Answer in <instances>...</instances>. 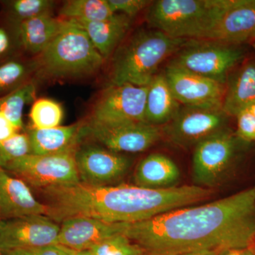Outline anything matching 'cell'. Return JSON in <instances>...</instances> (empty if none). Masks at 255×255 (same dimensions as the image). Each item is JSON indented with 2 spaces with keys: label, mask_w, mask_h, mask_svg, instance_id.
<instances>
[{
  "label": "cell",
  "mask_w": 255,
  "mask_h": 255,
  "mask_svg": "<svg viewBox=\"0 0 255 255\" xmlns=\"http://www.w3.org/2000/svg\"><path fill=\"white\" fill-rule=\"evenodd\" d=\"M122 234L138 245L145 255H179L251 246L255 241L254 187L146 221L122 223Z\"/></svg>",
  "instance_id": "cell-1"
},
{
  "label": "cell",
  "mask_w": 255,
  "mask_h": 255,
  "mask_svg": "<svg viewBox=\"0 0 255 255\" xmlns=\"http://www.w3.org/2000/svg\"><path fill=\"white\" fill-rule=\"evenodd\" d=\"M187 43L188 39L172 38L157 30L137 32L116 52L110 85L148 86L161 63Z\"/></svg>",
  "instance_id": "cell-2"
},
{
  "label": "cell",
  "mask_w": 255,
  "mask_h": 255,
  "mask_svg": "<svg viewBox=\"0 0 255 255\" xmlns=\"http://www.w3.org/2000/svg\"><path fill=\"white\" fill-rule=\"evenodd\" d=\"M38 68L54 78L86 76L98 71L105 59L85 30L68 21L49 46L39 55Z\"/></svg>",
  "instance_id": "cell-3"
},
{
  "label": "cell",
  "mask_w": 255,
  "mask_h": 255,
  "mask_svg": "<svg viewBox=\"0 0 255 255\" xmlns=\"http://www.w3.org/2000/svg\"><path fill=\"white\" fill-rule=\"evenodd\" d=\"M230 0H159L151 3L146 20L152 27L176 38L199 40Z\"/></svg>",
  "instance_id": "cell-4"
},
{
  "label": "cell",
  "mask_w": 255,
  "mask_h": 255,
  "mask_svg": "<svg viewBox=\"0 0 255 255\" xmlns=\"http://www.w3.org/2000/svg\"><path fill=\"white\" fill-rule=\"evenodd\" d=\"M250 144L228 128L199 142L192 160L196 185L212 189L221 184L236 169Z\"/></svg>",
  "instance_id": "cell-5"
},
{
  "label": "cell",
  "mask_w": 255,
  "mask_h": 255,
  "mask_svg": "<svg viewBox=\"0 0 255 255\" xmlns=\"http://www.w3.org/2000/svg\"><path fill=\"white\" fill-rule=\"evenodd\" d=\"M76 150L51 155L30 154L14 159L4 169L36 190L73 185L80 182L75 162Z\"/></svg>",
  "instance_id": "cell-6"
},
{
  "label": "cell",
  "mask_w": 255,
  "mask_h": 255,
  "mask_svg": "<svg viewBox=\"0 0 255 255\" xmlns=\"http://www.w3.org/2000/svg\"><path fill=\"white\" fill-rule=\"evenodd\" d=\"M187 43L169 65L226 85L230 72L244 58L238 46L218 42Z\"/></svg>",
  "instance_id": "cell-7"
},
{
  "label": "cell",
  "mask_w": 255,
  "mask_h": 255,
  "mask_svg": "<svg viewBox=\"0 0 255 255\" xmlns=\"http://www.w3.org/2000/svg\"><path fill=\"white\" fill-rule=\"evenodd\" d=\"M85 137L113 152H140L150 148L162 137L159 128L140 122L104 123L85 122Z\"/></svg>",
  "instance_id": "cell-8"
},
{
  "label": "cell",
  "mask_w": 255,
  "mask_h": 255,
  "mask_svg": "<svg viewBox=\"0 0 255 255\" xmlns=\"http://www.w3.org/2000/svg\"><path fill=\"white\" fill-rule=\"evenodd\" d=\"M147 89L148 86H136L128 83L109 85L96 101L90 119L104 123H145Z\"/></svg>",
  "instance_id": "cell-9"
},
{
  "label": "cell",
  "mask_w": 255,
  "mask_h": 255,
  "mask_svg": "<svg viewBox=\"0 0 255 255\" xmlns=\"http://www.w3.org/2000/svg\"><path fill=\"white\" fill-rule=\"evenodd\" d=\"M79 178L82 184L107 186L127 173L131 159L97 142L80 144L75 152Z\"/></svg>",
  "instance_id": "cell-10"
},
{
  "label": "cell",
  "mask_w": 255,
  "mask_h": 255,
  "mask_svg": "<svg viewBox=\"0 0 255 255\" xmlns=\"http://www.w3.org/2000/svg\"><path fill=\"white\" fill-rule=\"evenodd\" d=\"M164 76L176 100L189 108L222 110L226 85L169 65Z\"/></svg>",
  "instance_id": "cell-11"
},
{
  "label": "cell",
  "mask_w": 255,
  "mask_h": 255,
  "mask_svg": "<svg viewBox=\"0 0 255 255\" xmlns=\"http://www.w3.org/2000/svg\"><path fill=\"white\" fill-rule=\"evenodd\" d=\"M60 226L46 215L0 221V249H36L58 243Z\"/></svg>",
  "instance_id": "cell-12"
},
{
  "label": "cell",
  "mask_w": 255,
  "mask_h": 255,
  "mask_svg": "<svg viewBox=\"0 0 255 255\" xmlns=\"http://www.w3.org/2000/svg\"><path fill=\"white\" fill-rule=\"evenodd\" d=\"M228 117L222 110L186 107L167 124L164 133L175 145L196 146L206 137L227 128Z\"/></svg>",
  "instance_id": "cell-13"
},
{
  "label": "cell",
  "mask_w": 255,
  "mask_h": 255,
  "mask_svg": "<svg viewBox=\"0 0 255 255\" xmlns=\"http://www.w3.org/2000/svg\"><path fill=\"white\" fill-rule=\"evenodd\" d=\"M255 40V0H230L229 4L199 41L239 46Z\"/></svg>",
  "instance_id": "cell-14"
},
{
  "label": "cell",
  "mask_w": 255,
  "mask_h": 255,
  "mask_svg": "<svg viewBox=\"0 0 255 255\" xmlns=\"http://www.w3.org/2000/svg\"><path fill=\"white\" fill-rule=\"evenodd\" d=\"M58 243L75 251L90 250L104 240L122 234V223L88 217H73L60 223Z\"/></svg>",
  "instance_id": "cell-15"
},
{
  "label": "cell",
  "mask_w": 255,
  "mask_h": 255,
  "mask_svg": "<svg viewBox=\"0 0 255 255\" xmlns=\"http://www.w3.org/2000/svg\"><path fill=\"white\" fill-rule=\"evenodd\" d=\"M31 215H46V206L35 197L26 183L0 168L1 221Z\"/></svg>",
  "instance_id": "cell-16"
},
{
  "label": "cell",
  "mask_w": 255,
  "mask_h": 255,
  "mask_svg": "<svg viewBox=\"0 0 255 255\" xmlns=\"http://www.w3.org/2000/svg\"><path fill=\"white\" fill-rule=\"evenodd\" d=\"M85 122L52 128L31 129L28 132L32 155H44L76 150L85 138Z\"/></svg>",
  "instance_id": "cell-17"
},
{
  "label": "cell",
  "mask_w": 255,
  "mask_h": 255,
  "mask_svg": "<svg viewBox=\"0 0 255 255\" xmlns=\"http://www.w3.org/2000/svg\"><path fill=\"white\" fill-rule=\"evenodd\" d=\"M255 102V59H248L228 76L222 110L228 117L237 116Z\"/></svg>",
  "instance_id": "cell-18"
},
{
  "label": "cell",
  "mask_w": 255,
  "mask_h": 255,
  "mask_svg": "<svg viewBox=\"0 0 255 255\" xmlns=\"http://www.w3.org/2000/svg\"><path fill=\"white\" fill-rule=\"evenodd\" d=\"M68 21L43 15L26 20L17 25L18 41L22 53L38 55L49 46Z\"/></svg>",
  "instance_id": "cell-19"
},
{
  "label": "cell",
  "mask_w": 255,
  "mask_h": 255,
  "mask_svg": "<svg viewBox=\"0 0 255 255\" xmlns=\"http://www.w3.org/2000/svg\"><path fill=\"white\" fill-rule=\"evenodd\" d=\"M131 18L122 14L92 22H75L85 30L97 51L107 60L123 40L130 26Z\"/></svg>",
  "instance_id": "cell-20"
},
{
  "label": "cell",
  "mask_w": 255,
  "mask_h": 255,
  "mask_svg": "<svg viewBox=\"0 0 255 255\" xmlns=\"http://www.w3.org/2000/svg\"><path fill=\"white\" fill-rule=\"evenodd\" d=\"M180 171L172 159L162 154H150L137 164L134 173L135 185L147 189L175 187Z\"/></svg>",
  "instance_id": "cell-21"
},
{
  "label": "cell",
  "mask_w": 255,
  "mask_h": 255,
  "mask_svg": "<svg viewBox=\"0 0 255 255\" xmlns=\"http://www.w3.org/2000/svg\"><path fill=\"white\" fill-rule=\"evenodd\" d=\"M180 110L164 75H156L147 89L145 122L157 127L168 124Z\"/></svg>",
  "instance_id": "cell-22"
},
{
  "label": "cell",
  "mask_w": 255,
  "mask_h": 255,
  "mask_svg": "<svg viewBox=\"0 0 255 255\" xmlns=\"http://www.w3.org/2000/svg\"><path fill=\"white\" fill-rule=\"evenodd\" d=\"M38 70L36 60L24 58L22 53L0 63V97L8 95L31 80Z\"/></svg>",
  "instance_id": "cell-23"
},
{
  "label": "cell",
  "mask_w": 255,
  "mask_h": 255,
  "mask_svg": "<svg viewBox=\"0 0 255 255\" xmlns=\"http://www.w3.org/2000/svg\"><path fill=\"white\" fill-rule=\"evenodd\" d=\"M114 14L107 0H68L59 10L61 18L75 22L102 21Z\"/></svg>",
  "instance_id": "cell-24"
},
{
  "label": "cell",
  "mask_w": 255,
  "mask_h": 255,
  "mask_svg": "<svg viewBox=\"0 0 255 255\" xmlns=\"http://www.w3.org/2000/svg\"><path fill=\"white\" fill-rule=\"evenodd\" d=\"M36 94V82L31 79L14 91L0 97V112L19 130L23 127V112L25 106L35 100Z\"/></svg>",
  "instance_id": "cell-25"
},
{
  "label": "cell",
  "mask_w": 255,
  "mask_h": 255,
  "mask_svg": "<svg viewBox=\"0 0 255 255\" xmlns=\"http://www.w3.org/2000/svg\"><path fill=\"white\" fill-rule=\"evenodd\" d=\"M55 1L50 0H8L0 1L1 14L18 25L43 15H52Z\"/></svg>",
  "instance_id": "cell-26"
},
{
  "label": "cell",
  "mask_w": 255,
  "mask_h": 255,
  "mask_svg": "<svg viewBox=\"0 0 255 255\" xmlns=\"http://www.w3.org/2000/svg\"><path fill=\"white\" fill-rule=\"evenodd\" d=\"M29 118L32 129L52 128L59 127L63 119L61 105L53 100L38 99L33 102Z\"/></svg>",
  "instance_id": "cell-27"
},
{
  "label": "cell",
  "mask_w": 255,
  "mask_h": 255,
  "mask_svg": "<svg viewBox=\"0 0 255 255\" xmlns=\"http://www.w3.org/2000/svg\"><path fill=\"white\" fill-rule=\"evenodd\" d=\"M90 251L93 255H145L138 245L122 234L104 240Z\"/></svg>",
  "instance_id": "cell-28"
},
{
  "label": "cell",
  "mask_w": 255,
  "mask_h": 255,
  "mask_svg": "<svg viewBox=\"0 0 255 255\" xmlns=\"http://www.w3.org/2000/svg\"><path fill=\"white\" fill-rule=\"evenodd\" d=\"M31 154L28 132H18L11 138L0 142V168L4 169L10 162Z\"/></svg>",
  "instance_id": "cell-29"
},
{
  "label": "cell",
  "mask_w": 255,
  "mask_h": 255,
  "mask_svg": "<svg viewBox=\"0 0 255 255\" xmlns=\"http://www.w3.org/2000/svg\"><path fill=\"white\" fill-rule=\"evenodd\" d=\"M21 53L17 25L0 14V63Z\"/></svg>",
  "instance_id": "cell-30"
},
{
  "label": "cell",
  "mask_w": 255,
  "mask_h": 255,
  "mask_svg": "<svg viewBox=\"0 0 255 255\" xmlns=\"http://www.w3.org/2000/svg\"><path fill=\"white\" fill-rule=\"evenodd\" d=\"M114 14H122L132 18L147 6L152 1L147 0H107Z\"/></svg>",
  "instance_id": "cell-31"
},
{
  "label": "cell",
  "mask_w": 255,
  "mask_h": 255,
  "mask_svg": "<svg viewBox=\"0 0 255 255\" xmlns=\"http://www.w3.org/2000/svg\"><path fill=\"white\" fill-rule=\"evenodd\" d=\"M237 130L236 134L243 141L248 143L255 142V117L245 110L236 116Z\"/></svg>",
  "instance_id": "cell-32"
},
{
  "label": "cell",
  "mask_w": 255,
  "mask_h": 255,
  "mask_svg": "<svg viewBox=\"0 0 255 255\" xmlns=\"http://www.w3.org/2000/svg\"><path fill=\"white\" fill-rule=\"evenodd\" d=\"M31 250H33L36 255H75L76 253L71 248L58 243Z\"/></svg>",
  "instance_id": "cell-33"
},
{
  "label": "cell",
  "mask_w": 255,
  "mask_h": 255,
  "mask_svg": "<svg viewBox=\"0 0 255 255\" xmlns=\"http://www.w3.org/2000/svg\"><path fill=\"white\" fill-rule=\"evenodd\" d=\"M217 255H255V251L251 246L246 248H229L219 252Z\"/></svg>",
  "instance_id": "cell-34"
},
{
  "label": "cell",
  "mask_w": 255,
  "mask_h": 255,
  "mask_svg": "<svg viewBox=\"0 0 255 255\" xmlns=\"http://www.w3.org/2000/svg\"><path fill=\"white\" fill-rule=\"evenodd\" d=\"M2 255H36L31 249H11L1 251Z\"/></svg>",
  "instance_id": "cell-35"
},
{
  "label": "cell",
  "mask_w": 255,
  "mask_h": 255,
  "mask_svg": "<svg viewBox=\"0 0 255 255\" xmlns=\"http://www.w3.org/2000/svg\"><path fill=\"white\" fill-rule=\"evenodd\" d=\"M219 252L215 251H199L189 252L179 255H217Z\"/></svg>",
  "instance_id": "cell-36"
},
{
  "label": "cell",
  "mask_w": 255,
  "mask_h": 255,
  "mask_svg": "<svg viewBox=\"0 0 255 255\" xmlns=\"http://www.w3.org/2000/svg\"><path fill=\"white\" fill-rule=\"evenodd\" d=\"M75 255H93L90 250H85V251H76Z\"/></svg>",
  "instance_id": "cell-37"
},
{
  "label": "cell",
  "mask_w": 255,
  "mask_h": 255,
  "mask_svg": "<svg viewBox=\"0 0 255 255\" xmlns=\"http://www.w3.org/2000/svg\"><path fill=\"white\" fill-rule=\"evenodd\" d=\"M246 110L249 111V112H251V113L255 117V102H253L252 105H250Z\"/></svg>",
  "instance_id": "cell-38"
},
{
  "label": "cell",
  "mask_w": 255,
  "mask_h": 255,
  "mask_svg": "<svg viewBox=\"0 0 255 255\" xmlns=\"http://www.w3.org/2000/svg\"><path fill=\"white\" fill-rule=\"evenodd\" d=\"M253 48H254V49L255 50V41L254 42V43H253Z\"/></svg>",
  "instance_id": "cell-39"
},
{
  "label": "cell",
  "mask_w": 255,
  "mask_h": 255,
  "mask_svg": "<svg viewBox=\"0 0 255 255\" xmlns=\"http://www.w3.org/2000/svg\"><path fill=\"white\" fill-rule=\"evenodd\" d=\"M0 255H2V252H1V249H0Z\"/></svg>",
  "instance_id": "cell-40"
},
{
  "label": "cell",
  "mask_w": 255,
  "mask_h": 255,
  "mask_svg": "<svg viewBox=\"0 0 255 255\" xmlns=\"http://www.w3.org/2000/svg\"><path fill=\"white\" fill-rule=\"evenodd\" d=\"M254 189H255V187H254Z\"/></svg>",
  "instance_id": "cell-41"
},
{
  "label": "cell",
  "mask_w": 255,
  "mask_h": 255,
  "mask_svg": "<svg viewBox=\"0 0 255 255\" xmlns=\"http://www.w3.org/2000/svg\"><path fill=\"white\" fill-rule=\"evenodd\" d=\"M0 221H1V219H0Z\"/></svg>",
  "instance_id": "cell-42"
}]
</instances>
